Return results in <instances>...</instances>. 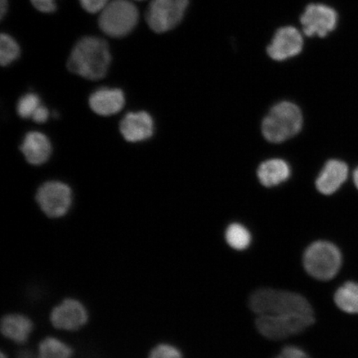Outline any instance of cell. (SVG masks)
<instances>
[{
  "label": "cell",
  "instance_id": "cell-1",
  "mask_svg": "<svg viewBox=\"0 0 358 358\" xmlns=\"http://www.w3.org/2000/svg\"><path fill=\"white\" fill-rule=\"evenodd\" d=\"M111 60L109 44L106 40L86 36L75 44L66 66L71 73L80 78L99 80L108 73Z\"/></svg>",
  "mask_w": 358,
  "mask_h": 358
},
{
  "label": "cell",
  "instance_id": "cell-2",
  "mask_svg": "<svg viewBox=\"0 0 358 358\" xmlns=\"http://www.w3.org/2000/svg\"><path fill=\"white\" fill-rule=\"evenodd\" d=\"M249 306L257 316H274L302 313L313 315L310 302L303 295L291 291L264 288L249 299Z\"/></svg>",
  "mask_w": 358,
  "mask_h": 358
},
{
  "label": "cell",
  "instance_id": "cell-3",
  "mask_svg": "<svg viewBox=\"0 0 358 358\" xmlns=\"http://www.w3.org/2000/svg\"><path fill=\"white\" fill-rule=\"evenodd\" d=\"M303 127V115L296 105L283 101L268 112L262 123V134L268 141L282 143L296 136Z\"/></svg>",
  "mask_w": 358,
  "mask_h": 358
},
{
  "label": "cell",
  "instance_id": "cell-4",
  "mask_svg": "<svg viewBox=\"0 0 358 358\" xmlns=\"http://www.w3.org/2000/svg\"><path fill=\"white\" fill-rule=\"evenodd\" d=\"M342 262L340 250L326 241H317L308 245L303 257V266L308 274L322 281L334 279L338 275Z\"/></svg>",
  "mask_w": 358,
  "mask_h": 358
},
{
  "label": "cell",
  "instance_id": "cell-5",
  "mask_svg": "<svg viewBox=\"0 0 358 358\" xmlns=\"http://www.w3.org/2000/svg\"><path fill=\"white\" fill-rule=\"evenodd\" d=\"M140 13L129 0H112L103 8L98 24L103 33L110 38H124L136 29Z\"/></svg>",
  "mask_w": 358,
  "mask_h": 358
},
{
  "label": "cell",
  "instance_id": "cell-6",
  "mask_svg": "<svg viewBox=\"0 0 358 358\" xmlns=\"http://www.w3.org/2000/svg\"><path fill=\"white\" fill-rule=\"evenodd\" d=\"M90 321L87 306L80 299L66 297L52 308L48 315L49 325L58 333H77Z\"/></svg>",
  "mask_w": 358,
  "mask_h": 358
},
{
  "label": "cell",
  "instance_id": "cell-7",
  "mask_svg": "<svg viewBox=\"0 0 358 358\" xmlns=\"http://www.w3.org/2000/svg\"><path fill=\"white\" fill-rule=\"evenodd\" d=\"M315 323V316L290 313L274 316H258L257 328L264 337L271 340H282L303 332Z\"/></svg>",
  "mask_w": 358,
  "mask_h": 358
},
{
  "label": "cell",
  "instance_id": "cell-8",
  "mask_svg": "<svg viewBox=\"0 0 358 358\" xmlns=\"http://www.w3.org/2000/svg\"><path fill=\"white\" fill-rule=\"evenodd\" d=\"M35 200L45 217L60 219L66 216L73 207V190L65 182H45L36 192Z\"/></svg>",
  "mask_w": 358,
  "mask_h": 358
},
{
  "label": "cell",
  "instance_id": "cell-9",
  "mask_svg": "<svg viewBox=\"0 0 358 358\" xmlns=\"http://www.w3.org/2000/svg\"><path fill=\"white\" fill-rule=\"evenodd\" d=\"M189 0H151L145 11L148 26L156 34L176 28L185 17Z\"/></svg>",
  "mask_w": 358,
  "mask_h": 358
},
{
  "label": "cell",
  "instance_id": "cell-10",
  "mask_svg": "<svg viewBox=\"0 0 358 358\" xmlns=\"http://www.w3.org/2000/svg\"><path fill=\"white\" fill-rule=\"evenodd\" d=\"M338 15L332 7L310 3L301 17L303 33L308 37L325 38L337 28Z\"/></svg>",
  "mask_w": 358,
  "mask_h": 358
},
{
  "label": "cell",
  "instance_id": "cell-11",
  "mask_svg": "<svg viewBox=\"0 0 358 358\" xmlns=\"http://www.w3.org/2000/svg\"><path fill=\"white\" fill-rule=\"evenodd\" d=\"M35 330V322L24 313L8 312L0 320V332L3 339L13 345H28Z\"/></svg>",
  "mask_w": 358,
  "mask_h": 358
},
{
  "label": "cell",
  "instance_id": "cell-12",
  "mask_svg": "<svg viewBox=\"0 0 358 358\" xmlns=\"http://www.w3.org/2000/svg\"><path fill=\"white\" fill-rule=\"evenodd\" d=\"M303 38L294 27H282L276 31L267 48L268 55L275 61H285L297 56L303 50Z\"/></svg>",
  "mask_w": 358,
  "mask_h": 358
},
{
  "label": "cell",
  "instance_id": "cell-13",
  "mask_svg": "<svg viewBox=\"0 0 358 358\" xmlns=\"http://www.w3.org/2000/svg\"><path fill=\"white\" fill-rule=\"evenodd\" d=\"M119 127L124 140L129 143L146 141L155 133L154 119L145 110L129 112L120 120Z\"/></svg>",
  "mask_w": 358,
  "mask_h": 358
},
{
  "label": "cell",
  "instance_id": "cell-14",
  "mask_svg": "<svg viewBox=\"0 0 358 358\" xmlns=\"http://www.w3.org/2000/svg\"><path fill=\"white\" fill-rule=\"evenodd\" d=\"M127 103L124 93L120 88H101L92 92L88 104L94 113L107 117L118 114Z\"/></svg>",
  "mask_w": 358,
  "mask_h": 358
},
{
  "label": "cell",
  "instance_id": "cell-15",
  "mask_svg": "<svg viewBox=\"0 0 358 358\" xmlns=\"http://www.w3.org/2000/svg\"><path fill=\"white\" fill-rule=\"evenodd\" d=\"M20 149L27 162L34 166L46 164L52 154L50 140L46 134L39 131L27 133Z\"/></svg>",
  "mask_w": 358,
  "mask_h": 358
},
{
  "label": "cell",
  "instance_id": "cell-16",
  "mask_svg": "<svg viewBox=\"0 0 358 358\" xmlns=\"http://www.w3.org/2000/svg\"><path fill=\"white\" fill-rule=\"evenodd\" d=\"M348 176V165L343 161L331 159L326 163L317 178V189L322 194H333L345 182Z\"/></svg>",
  "mask_w": 358,
  "mask_h": 358
},
{
  "label": "cell",
  "instance_id": "cell-17",
  "mask_svg": "<svg viewBox=\"0 0 358 358\" xmlns=\"http://www.w3.org/2000/svg\"><path fill=\"white\" fill-rule=\"evenodd\" d=\"M36 358H74L75 348L69 342L53 334L39 340L35 346Z\"/></svg>",
  "mask_w": 358,
  "mask_h": 358
},
{
  "label": "cell",
  "instance_id": "cell-18",
  "mask_svg": "<svg viewBox=\"0 0 358 358\" xmlns=\"http://www.w3.org/2000/svg\"><path fill=\"white\" fill-rule=\"evenodd\" d=\"M257 176L262 185L274 187L287 180L290 176V169L284 160L270 159L259 165Z\"/></svg>",
  "mask_w": 358,
  "mask_h": 358
},
{
  "label": "cell",
  "instance_id": "cell-19",
  "mask_svg": "<svg viewBox=\"0 0 358 358\" xmlns=\"http://www.w3.org/2000/svg\"><path fill=\"white\" fill-rule=\"evenodd\" d=\"M334 302L339 310L350 315H358V284L348 281L336 291Z\"/></svg>",
  "mask_w": 358,
  "mask_h": 358
},
{
  "label": "cell",
  "instance_id": "cell-20",
  "mask_svg": "<svg viewBox=\"0 0 358 358\" xmlns=\"http://www.w3.org/2000/svg\"><path fill=\"white\" fill-rule=\"evenodd\" d=\"M226 241L228 245L236 250H244L252 243V235L248 228L239 223L231 224L226 231Z\"/></svg>",
  "mask_w": 358,
  "mask_h": 358
},
{
  "label": "cell",
  "instance_id": "cell-21",
  "mask_svg": "<svg viewBox=\"0 0 358 358\" xmlns=\"http://www.w3.org/2000/svg\"><path fill=\"white\" fill-rule=\"evenodd\" d=\"M20 47L10 35H0V64L7 66L15 62L20 56Z\"/></svg>",
  "mask_w": 358,
  "mask_h": 358
},
{
  "label": "cell",
  "instance_id": "cell-22",
  "mask_svg": "<svg viewBox=\"0 0 358 358\" xmlns=\"http://www.w3.org/2000/svg\"><path fill=\"white\" fill-rule=\"evenodd\" d=\"M42 105L38 94L29 92L20 98L17 103V114L24 120L32 119L35 111Z\"/></svg>",
  "mask_w": 358,
  "mask_h": 358
},
{
  "label": "cell",
  "instance_id": "cell-23",
  "mask_svg": "<svg viewBox=\"0 0 358 358\" xmlns=\"http://www.w3.org/2000/svg\"><path fill=\"white\" fill-rule=\"evenodd\" d=\"M146 358H183V355L180 349L173 344L159 342L150 349Z\"/></svg>",
  "mask_w": 358,
  "mask_h": 358
},
{
  "label": "cell",
  "instance_id": "cell-24",
  "mask_svg": "<svg viewBox=\"0 0 358 358\" xmlns=\"http://www.w3.org/2000/svg\"><path fill=\"white\" fill-rule=\"evenodd\" d=\"M80 6L90 13L101 12L109 3V0H79Z\"/></svg>",
  "mask_w": 358,
  "mask_h": 358
},
{
  "label": "cell",
  "instance_id": "cell-25",
  "mask_svg": "<svg viewBox=\"0 0 358 358\" xmlns=\"http://www.w3.org/2000/svg\"><path fill=\"white\" fill-rule=\"evenodd\" d=\"M30 1L36 10L44 13H55L57 8L55 0H30Z\"/></svg>",
  "mask_w": 358,
  "mask_h": 358
},
{
  "label": "cell",
  "instance_id": "cell-26",
  "mask_svg": "<svg viewBox=\"0 0 358 358\" xmlns=\"http://www.w3.org/2000/svg\"><path fill=\"white\" fill-rule=\"evenodd\" d=\"M275 358H310L301 348L294 346L286 347Z\"/></svg>",
  "mask_w": 358,
  "mask_h": 358
},
{
  "label": "cell",
  "instance_id": "cell-27",
  "mask_svg": "<svg viewBox=\"0 0 358 358\" xmlns=\"http://www.w3.org/2000/svg\"><path fill=\"white\" fill-rule=\"evenodd\" d=\"M17 347L20 348H13L11 350L12 352H13V358H36V350L34 347L29 345V344L28 345L26 346Z\"/></svg>",
  "mask_w": 358,
  "mask_h": 358
},
{
  "label": "cell",
  "instance_id": "cell-28",
  "mask_svg": "<svg viewBox=\"0 0 358 358\" xmlns=\"http://www.w3.org/2000/svg\"><path fill=\"white\" fill-rule=\"evenodd\" d=\"M49 110L46 106L41 105L38 107V110L35 111L32 120L35 123L43 124L48 122L49 118Z\"/></svg>",
  "mask_w": 358,
  "mask_h": 358
},
{
  "label": "cell",
  "instance_id": "cell-29",
  "mask_svg": "<svg viewBox=\"0 0 358 358\" xmlns=\"http://www.w3.org/2000/svg\"><path fill=\"white\" fill-rule=\"evenodd\" d=\"M8 10V0H0V17L3 19Z\"/></svg>",
  "mask_w": 358,
  "mask_h": 358
},
{
  "label": "cell",
  "instance_id": "cell-30",
  "mask_svg": "<svg viewBox=\"0 0 358 358\" xmlns=\"http://www.w3.org/2000/svg\"><path fill=\"white\" fill-rule=\"evenodd\" d=\"M0 358H11V355L10 352L2 348L1 351H0Z\"/></svg>",
  "mask_w": 358,
  "mask_h": 358
},
{
  "label": "cell",
  "instance_id": "cell-31",
  "mask_svg": "<svg viewBox=\"0 0 358 358\" xmlns=\"http://www.w3.org/2000/svg\"><path fill=\"white\" fill-rule=\"evenodd\" d=\"M353 181H355L357 189H358V167L355 169V173H353Z\"/></svg>",
  "mask_w": 358,
  "mask_h": 358
},
{
  "label": "cell",
  "instance_id": "cell-32",
  "mask_svg": "<svg viewBox=\"0 0 358 358\" xmlns=\"http://www.w3.org/2000/svg\"><path fill=\"white\" fill-rule=\"evenodd\" d=\"M137 1H144V0H137Z\"/></svg>",
  "mask_w": 358,
  "mask_h": 358
}]
</instances>
